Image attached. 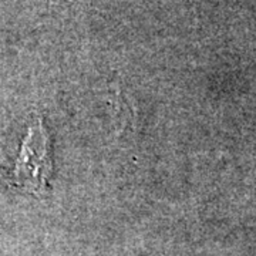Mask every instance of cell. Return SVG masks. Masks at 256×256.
Here are the masks:
<instances>
[{
	"instance_id": "6da1fadb",
	"label": "cell",
	"mask_w": 256,
	"mask_h": 256,
	"mask_svg": "<svg viewBox=\"0 0 256 256\" xmlns=\"http://www.w3.org/2000/svg\"><path fill=\"white\" fill-rule=\"evenodd\" d=\"M52 171L50 136L43 118L37 117L28 128V134L22 142L10 182L18 190L42 195L46 192Z\"/></svg>"
}]
</instances>
